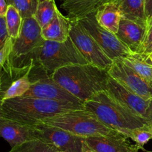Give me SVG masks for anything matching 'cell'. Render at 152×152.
I'll return each mask as SVG.
<instances>
[{
  "mask_svg": "<svg viewBox=\"0 0 152 152\" xmlns=\"http://www.w3.org/2000/svg\"><path fill=\"white\" fill-rule=\"evenodd\" d=\"M80 110H85L84 104L21 96L3 101L1 117L37 126L57 115Z\"/></svg>",
  "mask_w": 152,
  "mask_h": 152,
  "instance_id": "6da1fadb",
  "label": "cell"
},
{
  "mask_svg": "<svg viewBox=\"0 0 152 152\" xmlns=\"http://www.w3.org/2000/svg\"><path fill=\"white\" fill-rule=\"evenodd\" d=\"M50 76L83 104L98 92L105 90L109 77L108 70L90 63L62 67Z\"/></svg>",
  "mask_w": 152,
  "mask_h": 152,
  "instance_id": "7a4b0ae2",
  "label": "cell"
},
{
  "mask_svg": "<svg viewBox=\"0 0 152 152\" xmlns=\"http://www.w3.org/2000/svg\"><path fill=\"white\" fill-rule=\"evenodd\" d=\"M84 106L102 124L127 137L132 130L151 127L146 119L122 105L106 90L96 93L86 101Z\"/></svg>",
  "mask_w": 152,
  "mask_h": 152,
  "instance_id": "3957f363",
  "label": "cell"
},
{
  "mask_svg": "<svg viewBox=\"0 0 152 152\" xmlns=\"http://www.w3.org/2000/svg\"><path fill=\"white\" fill-rule=\"evenodd\" d=\"M44 41L42 28L35 18L23 19L19 36L13 40L7 66L13 69H25L36 64L37 54Z\"/></svg>",
  "mask_w": 152,
  "mask_h": 152,
  "instance_id": "277c9868",
  "label": "cell"
},
{
  "mask_svg": "<svg viewBox=\"0 0 152 152\" xmlns=\"http://www.w3.org/2000/svg\"><path fill=\"white\" fill-rule=\"evenodd\" d=\"M42 124L62 128L84 138L120 134L102 124L86 109L57 115L45 120Z\"/></svg>",
  "mask_w": 152,
  "mask_h": 152,
  "instance_id": "5b68a950",
  "label": "cell"
},
{
  "mask_svg": "<svg viewBox=\"0 0 152 152\" xmlns=\"http://www.w3.org/2000/svg\"><path fill=\"white\" fill-rule=\"evenodd\" d=\"M86 63H88L71 37L62 43L45 40L36 58V64L42 67L50 75L62 67Z\"/></svg>",
  "mask_w": 152,
  "mask_h": 152,
  "instance_id": "8992f818",
  "label": "cell"
},
{
  "mask_svg": "<svg viewBox=\"0 0 152 152\" xmlns=\"http://www.w3.org/2000/svg\"><path fill=\"white\" fill-rule=\"evenodd\" d=\"M29 77L31 86L29 90L22 96L83 104L75 96L59 85L38 64L34 66L30 72Z\"/></svg>",
  "mask_w": 152,
  "mask_h": 152,
  "instance_id": "52a82bcc",
  "label": "cell"
},
{
  "mask_svg": "<svg viewBox=\"0 0 152 152\" xmlns=\"http://www.w3.org/2000/svg\"><path fill=\"white\" fill-rule=\"evenodd\" d=\"M71 20V19H70ZM70 37L88 63L108 70L113 61L79 20H71Z\"/></svg>",
  "mask_w": 152,
  "mask_h": 152,
  "instance_id": "ba28073f",
  "label": "cell"
},
{
  "mask_svg": "<svg viewBox=\"0 0 152 152\" xmlns=\"http://www.w3.org/2000/svg\"><path fill=\"white\" fill-rule=\"evenodd\" d=\"M79 21L112 61L124 58L133 52L118 38L117 34L105 29L97 23L95 13Z\"/></svg>",
  "mask_w": 152,
  "mask_h": 152,
  "instance_id": "9c48e42d",
  "label": "cell"
},
{
  "mask_svg": "<svg viewBox=\"0 0 152 152\" xmlns=\"http://www.w3.org/2000/svg\"><path fill=\"white\" fill-rule=\"evenodd\" d=\"M108 75L122 85L147 100L152 99V85L141 77L121 59L113 61Z\"/></svg>",
  "mask_w": 152,
  "mask_h": 152,
  "instance_id": "30bf717a",
  "label": "cell"
},
{
  "mask_svg": "<svg viewBox=\"0 0 152 152\" xmlns=\"http://www.w3.org/2000/svg\"><path fill=\"white\" fill-rule=\"evenodd\" d=\"M39 139L53 145L62 152H83L86 145L84 137L75 135L62 128L47 125H37Z\"/></svg>",
  "mask_w": 152,
  "mask_h": 152,
  "instance_id": "8fae6325",
  "label": "cell"
},
{
  "mask_svg": "<svg viewBox=\"0 0 152 152\" xmlns=\"http://www.w3.org/2000/svg\"><path fill=\"white\" fill-rule=\"evenodd\" d=\"M105 90L130 111L146 119L150 101L129 90L109 75Z\"/></svg>",
  "mask_w": 152,
  "mask_h": 152,
  "instance_id": "7c38bea8",
  "label": "cell"
},
{
  "mask_svg": "<svg viewBox=\"0 0 152 152\" xmlns=\"http://www.w3.org/2000/svg\"><path fill=\"white\" fill-rule=\"evenodd\" d=\"M0 137L11 148L30 140L39 139L37 126L23 125L3 117L0 118Z\"/></svg>",
  "mask_w": 152,
  "mask_h": 152,
  "instance_id": "4fadbf2b",
  "label": "cell"
},
{
  "mask_svg": "<svg viewBox=\"0 0 152 152\" xmlns=\"http://www.w3.org/2000/svg\"><path fill=\"white\" fill-rule=\"evenodd\" d=\"M85 140L86 145L95 152H138L140 150L122 134L86 137Z\"/></svg>",
  "mask_w": 152,
  "mask_h": 152,
  "instance_id": "5bb4252c",
  "label": "cell"
},
{
  "mask_svg": "<svg viewBox=\"0 0 152 152\" xmlns=\"http://www.w3.org/2000/svg\"><path fill=\"white\" fill-rule=\"evenodd\" d=\"M145 25L122 17L117 36L133 52L139 51L143 40Z\"/></svg>",
  "mask_w": 152,
  "mask_h": 152,
  "instance_id": "9a60e30c",
  "label": "cell"
},
{
  "mask_svg": "<svg viewBox=\"0 0 152 152\" xmlns=\"http://www.w3.org/2000/svg\"><path fill=\"white\" fill-rule=\"evenodd\" d=\"M71 29L70 19L57 9L53 19L42 28V36L45 40L62 43L69 38Z\"/></svg>",
  "mask_w": 152,
  "mask_h": 152,
  "instance_id": "2e32d148",
  "label": "cell"
},
{
  "mask_svg": "<svg viewBox=\"0 0 152 152\" xmlns=\"http://www.w3.org/2000/svg\"><path fill=\"white\" fill-rule=\"evenodd\" d=\"M61 7L71 20H80L91 13H96L106 0H59Z\"/></svg>",
  "mask_w": 152,
  "mask_h": 152,
  "instance_id": "e0dca14e",
  "label": "cell"
},
{
  "mask_svg": "<svg viewBox=\"0 0 152 152\" xmlns=\"http://www.w3.org/2000/svg\"><path fill=\"white\" fill-rule=\"evenodd\" d=\"M97 23L105 29L117 34L122 19L118 4L114 1H108L100 6L95 13Z\"/></svg>",
  "mask_w": 152,
  "mask_h": 152,
  "instance_id": "ac0fdd59",
  "label": "cell"
},
{
  "mask_svg": "<svg viewBox=\"0 0 152 152\" xmlns=\"http://www.w3.org/2000/svg\"><path fill=\"white\" fill-rule=\"evenodd\" d=\"M120 59L152 85V61L149 55L132 52L124 58H120Z\"/></svg>",
  "mask_w": 152,
  "mask_h": 152,
  "instance_id": "d6986e66",
  "label": "cell"
},
{
  "mask_svg": "<svg viewBox=\"0 0 152 152\" xmlns=\"http://www.w3.org/2000/svg\"><path fill=\"white\" fill-rule=\"evenodd\" d=\"M118 4L122 17L146 26L145 0H114Z\"/></svg>",
  "mask_w": 152,
  "mask_h": 152,
  "instance_id": "ffe728a7",
  "label": "cell"
},
{
  "mask_svg": "<svg viewBox=\"0 0 152 152\" xmlns=\"http://www.w3.org/2000/svg\"><path fill=\"white\" fill-rule=\"evenodd\" d=\"M32 68L28 70L27 72L16 77L11 82L10 86L7 87V89L4 92L3 101L10 99V98H17V97H21L29 90L31 86V81L29 75Z\"/></svg>",
  "mask_w": 152,
  "mask_h": 152,
  "instance_id": "44dd1931",
  "label": "cell"
},
{
  "mask_svg": "<svg viewBox=\"0 0 152 152\" xmlns=\"http://www.w3.org/2000/svg\"><path fill=\"white\" fill-rule=\"evenodd\" d=\"M57 9L55 0H38L34 17L41 28L48 25L53 19Z\"/></svg>",
  "mask_w": 152,
  "mask_h": 152,
  "instance_id": "7402d4cb",
  "label": "cell"
},
{
  "mask_svg": "<svg viewBox=\"0 0 152 152\" xmlns=\"http://www.w3.org/2000/svg\"><path fill=\"white\" fill-rule=\"evenodd\" d=\"M58 150L42 139H33L11 148L8 152H57Z\"/></svg>",
  "mask_w": 152,
  "mask_h": 152,
  "instance_id": "603a6c76",
  "label": "cell"
},
{
  "mask_svg": "<svg viewBox=\"0 0 152 152\" xmlns=\"http://www.w3.org/2000/svg\"><path fill=\"white\" fill-rule=\"evenodd\" d=\"M5 20L9 37L13 40H16L20 34L23 19L13 6L8 5L5 15Z\"/></svg>",
  "mask_w": 152,
  "mask_h": 152,
  "instance_id": "cb8c5ba5",
  "label": "cell"
},
{
  "mask_svg": "<svg viewBox=\"0 0 152 152\" xmlns=\"http://www.w3.org/2000/svg\"><path fill=\"white\" fill-rule=\"evenodd\" d=\"M32 67L27 69H13L7 67L6 66L5 70L3 73L2 76L0 78V118L1 117V110H2V104H3V96H4V92L7 89L11 82L14 80L16 77H19L21 75L27 72Z\"/></svg>",
  "mask_w": 152,
  "mask_h": 152,
  "instance_id": "d4e9b609",
  "label": "cell"
},
{
  "mask_svg": "<svg viewBox=\"0 0 152 152\" xmlns=\"http://www.w3.org/2000/svg\"><path fill=\"white\" fill-rule=\"evenodd\" d=\"M8 5H12L19 11L22 19L34 17L38 0H6Z\"/></svg>",
  "mask_w": 152,
  "mask_h": 152,
  "instance_id": "484cf974",
  "label": "cell"
},
{
  "mask_svg": "<svg viewBox=\"0 0 152 152\" xmlns=\"http://www.w3.org/2000/svg\"><path fill=\"white\" fill-rule=\"evenodd\" d=\"M128 138L133 140L140 150L145 151L144 145L152 139V128L147 126L132 130L128 135Z\"/></svg>",
  "mask_w": 152,
  "mask_h": 152,
  "instance_id": "4316f807",
  "label": "cell"
},
{
  "mask_svg": "<svg viewBox=\"0 0 152 152\" xmlns=\"http://www.w3.org/2000/svg\"><path fill=\"white\" fill-rule=\"evenodd\" d=\"M137 52L144 55L152 53V18L146 23L145 35Z\"/></svg>",
  "mask_w": 152,
  "mask_h": 152,
  "instance_id": "83f0119b",
  "label": "cell"
},
{
  "mask_svg": "<svg viewBox=\"0 0 152 152\" xmlns=\"http://www.w3.org/2000/svg\"><path fill=\"white\" fill-rule=\"evenodd\" d=\"M13 39L9 37L6 41L4 47L0 49V78L5 70L7 61H8L9 56L11 52L12 47H13Z\"/></svg>",
  "mask_w": 152,
  "mask_h": 152,
  "instance_id": "f1b7e54d",
  "label": "cell"
},
{
  "mask_svg": "<svg viewBox=\"0 0 152 152\" xmlns=\"http://www.w3.org/2000/svg\"><path fill=\"white\" fill-rule=\"evenodd\" d=\"M9 37H10L7 32L5 17L0 16V49L4 47L6 41Z\"/></svg>",
  "mask_w": 152,
  "mask_h": 152,
  "instance_id": "f546056e",
  "label": "cell"
},
{
  "mask_svg": "<svg viewBox=\"0 0 152 152\" xmlns=\"http://www.w3.org/2000/svg\"><path fill=\"white\" fill-rule=\"evenodd\" d=\"M146 23L152 18V0H145Z\"/></svg>",
  "mask_w": 152,
  "mask_h": 152,
  "instance_id": "4dcf8cb0",
  "label": "cell"
},
{
  "mask_svg": "<svg viewBox=\"0 0 152 152\" xmlns=\"http://www.w3.org/2000/svg\"><path fill=\"white\" fill-rule=\"evenodd\" d=\"M7 7H8V4H7V1L0 0V16L1 17H5Z\"/></svg>",
  "mask_w": 152,
  "mask_h": 152,
  "instance_id": "1f68e13d",
  "label": "cell"
},
{
  "mask_svg": "<svg viewBox=\"0 0 152 152\" xmlns=\"http://www.w3.org/2000/svg\"><path fill=\"white\" fill-rule=\"evenodd\" d=\"M146 120L149 122L150 125H151V127L152 128V99L150 101L149 107H148V110H147Z\"/></svg>",
  "mask_w": 152,
  "mask_h": 152,
  "instance_id": "d6a6232c",
  "label": "cell"
},
{
  "mask_svg": "<svg viewBox=\"0 0 152 152\" xmlns=\"http://www.w3.org/2000/svg\"><path fill=\"white\" fill-rule=\"evenodd\" d=\"M83 152H95V151H94L92 150V149H91L90 148H89L88 146L86 145V147H85V148H84V151H83Z\"/></svg>",
  "mask_w": 152,
  "mask_h": 152,
  "instance_id": "836d02e7",
  "label": "cell"
},
{
  "mask_svg": "<svg viewBox=\"0 0 152 152\" xmlns=\"http://www.w3.org/2000/svg\"><path fill=\"white\" fill-rule=\"evenodd\" d=\"M149 55L150 58H151V61H152V53L150 54V55Z\"/></svg>",
  "mask_w": 152,
  "mask_h": 152,
  "instance_id": "e575fe53",
  "label": "cell"
},
{
  "mask_svg": "<svg viewBox=\"0 0 152 152\" xmlns=\"http://www.w3.org/2000/svg\"><path fill=\"white\" fill-rule=\"evenodd\" d=\"M114 1V0H106V2H108V1Z\"/></svg>",
  "mask_w": 152,
  "mask_h": 152,
  "instance_id": "d590c367",
  "label": "cell"
},
{
  "mask_svg": "<svg viewBox=\"0 0 152 152\" xmlns=\"http://www.w3.org/2000/svg\"><path fill=\"white\" fill-rule=\"evenodd\" d=\"M145 152H152V151H145Z\"/></svg>",
  "mask_w": 152,
  "mask_h": 152,
  "instance_id": "8d00e7d4",
  "label": "cell"
},
{
  "mask_svg": "<svg viewBox=\"0 0 152 152\" xmlns=\"http://www.w3.org/2000/svg\"><path fill=\"white\" fill-rule=\"evenodd\" d=\"M57 152H62V151H57Z\"/></svg>",
  "mask_w": 152,
  "mask_h": 152,
  "instance_id": "74e56055",
  "label": "cell"
}]
</instances>
